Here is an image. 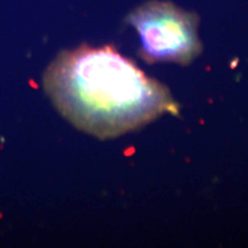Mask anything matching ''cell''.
I'll return each mask as SVG.
<instances>
[{
    "label": "cell",
    "mask_w": 248,
    "mask_h": 248,
    "mask_svg": "<svg viewBox=\"0 0 248 248\" xmlns=\"http://www.w3.org/2000/svg\"><path fill=\"white\" fill-rule=\"evenodd\" d=\"M127 20L139 34L140 55L147 63L188 64L201 53L198 16L171 2H145Z\"/></svg>",
    "instance_id": "7a4b0ae2"
},
{
    "label": "cell",
    "mask_w": 248,
    "mask_h": 248,
    "mask_svg": "<svg viewBox=\"0 0 248 248\" xmlns=\"http://www.w3.org/2000/svg\"><path fill=\"white\" fill-rule=\"evenodd\" d=\"M42 83L63 118L101 140L178 112L168 89L113 45L82 44L61 52L48 65Z\"/></svg>",
    "instance_id": "6da1fadb"
}]
</instances>
